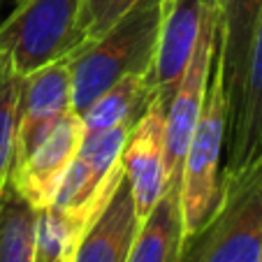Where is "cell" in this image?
<instances>
[{"label": "cell", "mask_w": 262, "mask_h": 262, "mask_svg": "<svg viewBox=\"0 0 262 262\" xmlns=\"http://www.w3.org/2000/svg\"><path fill=\"white\" fill-rule=\"evenodd\" d=\"M165 0H139L102 37L68 58L72 112L86 109L125 77H148L158 49Z\"/></svg>", "instance_id": "cell-1"}, {"label": "cell", "mask_w": 262, "mask_h": 262, "mask_svg": "<svg viewBox=\"0 0 262 262\" xmlns=\"http://www.w3.org/2000/svg\"><path fill=\"white\" fill-rule=\"evenodd\" d=\"M228 135V104L223 91L221 63L213 56L211 77L204 93V104L193 130L181 167L179 202L186 237L195 234L213 213L221 193V158Z\"/></svg>", "instance_id": "cell-2"}, {"label": "cell", "mask_w": 262, "mask_h": 262, "mask_svg": "<svg viewBox=\"0 0 262 262\" xmlns=\"http://www.w3.org/2000/svg\"><path fill=\"white\" fill-rule=\"evenodd\" d=\"M79 7L81 0H19L0 24V68L28 77L70 58Z\"/></svg>", "instance_id": "cell-3"}, {"label": "cell", "mask_w": 262, "mask_h": 262, "mask_svg": "<svg viewBox=\"0 0 262 262\" xmlns=\"http://www.w3.org/2000/svg\"><path fill=\"white\" fill-rule=\"evenodd\" d=\"M262 251V174L223 186L209 221L186 237L181 262H257Z\"/></svg>", "instance_id": "cell-4"}, {"label": "cell", "mask_w": 262, "mask_h": 262, "mask_svg": "<svg viewBox=\"0 0 262 262\" xmlns=\"http://www.w3.org/2000/svg\"><path fill=\"white\" fill-rule=\"evenodd\" d=\"M135 123L116 125L102 133L84 135L77 156L65 169L51 207L84 232L95 213L114 195L123 179L121 151Z\"/></svg>", "instance_id": "cell-5"}, {"label": "cell", "mask_w": 262, "mask_h": 262, "mask_svg": "<svg viewBox=\"0 0 262 262\" xmlns=\"http://www.w3.org/2000/svg\"><path fill=\"white\" fill-rule=\"evenodd\" d=\"M218 51V0H207L200 24L198 45L193 58L183 72L177 91L165 112V172L167 186H181V167L188 151L193 130L198 125L200 112L204 104V93L211 77L213 56ZM165 186V188H167Z\"/></svg>", "instance_id": "cell-6"}, {"label": "cell", "mask_w": 262, "mask_h": 262, "mask_svg": "<svg viewBox=\"0 0 262 262\" xmlns=\"http://www.w3.org/2000/svg\"><path fill=\"white\" fill-rule=\"evenodd\" d=\"M165 112L167 104L154 98L139 121L130 128L121 151V167L133 190L139 223L151 213L167 186L165 172Z\"/></svg>", "instance_id": "cell-7"}, {"label": "cell", "mask_w": 262, "mask_h": 262, "mask_svg": "<svg viewBox=\"0 0 262 262\" xmlns=\"http://www.w3.org/2000/svg\"><path fill=\"white\" fill-rule=\"evenodd\" d=\"M68 112H72L68 58L49 63L37 72L24 77L14 167H19L35 148L45 142V137L60 123V119Z\"/></svg>", "instance_id": "cell-8"}, {"label": "cell", "mask_w": 262, "mask_h": 262, "mask_svg": "<svg viewBox=\"0 0 262 262\" xmlns=\"http://www.w3.org/2000/svg\"><path fill=\"white\" fill-rule=\"evenodd\" d=\"M81 139H84L81 116L68 112L60 123L45 137V142L19 167L12 169L10 181L35 211L51 207L60 179L79 151Z\"/></svg>", "instance_id": "cell-9"}, {"label": "cell", "mask_w": 262, "mask_h": 262, "mask_svg": "<svg viewBox=\"0 0 262 262\" xmlns=\"http://www.w3.org/2000/svg\"><path fill=\"white\" fill-rule=\"evenodd\" d=\"M204 3L207 0H165L156 60L146 77L154 98L163 100L165 104H169L183 72L193 58Z\"/></svg>", "instance_id": "cell-10"}, {"label": "cell", "mask_w": 262, "mask_h": 262, "mask_svg": "<svg viewBox=\"0 0 262 262\" xmlns=\"http://www.w3.org/2000/svg\"><path fill=\"white\" fill-rule=\"evenodd\" d=\"M262 16V0H218V51L223 72V91L228 104V130L239 112L246 81L248 54L253 35ZM228 137V135H225Z\"/></svg>", "instance_id": "cell-11"}, {"label": "cell", "mask_w": 262, "mask_h": 262, "mask_svg": "<svg viewBox=\"0 0 262 262\" xmlns=\"http://www.w3.org/2000/svg\"><path fill=\"white\" fill-rule=\"evenodd\" d=\"M139 230L135 200L125 174L114 195L95 213L81 232L72 262H128V253Z\"/></svg>", "instance_id": "cell-12"}, {"label": "cell", "mask_w": 262, "mask_h": 262, "mask_svg": "<svg viewBox=\"0 0 262 262\" xmlns=\"http://www.w3.org/2000/svg\"><path fill=\"white\" fill-rule=\"evenodd\" d=\"M262 137V16L257 21L255 35H253L251 54H248L246 81L239 102V112L232 128L225 137V169H223V183H230L248 167L251 158Z\"/></svg>", "instance_id": "cell-13"}, {"label": "cell", "mask_w": 262, "mask_h": 262, "mask_svg": "<svg viewBox=\"0 0 262 262\" xmlns=\"http://www.w3.org/2000/svg\"><path fill=\"white\" fill-rule=\"evenodd\" d=\"M183 232L179 188L167 186L156 207L139 223L137 237L128 253V262H181Z\"/></svg>", "instance_id": "cell-14"}, {"label": "cell", "mask_w": 262, "mask_h": 262, "mask_svg": "<svg viewBox=\"0 0 262 262\" xmlns=\"http://www.w3.org/2000/svg\"><path fill=\"white\" fill-rule=\"evenodd\" d=\"M151 100H154V91L148 86L146 77L133 74L116 81L81 114L84 135L102 133V130L125 123H137Z\"/></svg>", "instance_id": "cell-15"}, {"label": "cell", "mask_w": 262, "mask_h": 262, "mask_svg": "<svg viewBox=\"0 0 262 262\" xmlns=\"http://www.w3.org/2000/svg\"><path fill=\"white\" fill-rule=\"evenodd\" d=\"M37 211L7 181L0 198V262H35Z\"/></svg>", "instance_id": "cell-16"}, {"label": "cell", "mask_w": 262, "mask_h": 262, "mask_svg": "<svg viewBox=\"0 0 262 262\" xmlns=\"http://www.w3.org/2000/svg\"><path fill=\"white\" fill-rule=\"evenodd\" d=\"M21 86L24 77L12 72L10 68H0V198L14 167Z\"/></svg>", "instance_id": "cell-17"}, {"label": "cell", "mask_w": 262, "mask_h": 262, "mask_svg": "<svg viewBox=\"0 0 262 262\" xmlns=\"http://www.w3.org/2000/svg\"><path fill=\"white\" fill-rule=\"evenodd\" d=\"M81 230L54 207L37 211L35 223V260L37 262H72Z\"/></svg>", "instance_id": "cell-18"}, {"label": "cell", "mask_w": 262, "mask_h": 262, "mask_svg": "<svg viewBox=\"0 0 262 262\" xmlns=\"http://www.w3.org/2000/svg\"><path fill=\"white\" fill-rule=\"evenodd\" d=\"M137 3L139 0H81L77 24H74V45H77L74 51L93 45Z\"/></svg>", "instance_id": "cell-19"}, {"label": "cell", "mask_w": 262, "mask_h": 262, "mask_svg": "<svg viewBox=\"0 0 262 262\" xmlns=\"http://www.w3.org/2000/svg\"><path fill=\"white\" fill-rule=\"evenodd\" d=\"M255 174H262V137H260V144H257V148H255V156H253L251 163H248V167L244 169V172L239 174L234 181H230V183H237V181H242V179L255 177ZM230 183H223V186H230ZM223 186H221V188H223Z\"/></svg>", "instance_id": "cell-20"}, {"label": "cell", "mask_w": 262, "mask_h": 262, "mask_svg": "<svg viewBox=\"0 0 262 262\" xmlns=\"http://www.w3.org/2000/svg\"><path fill=\"white\" fill-rule=\"evenodd\" d=\"M257 262H262V251H260V260H257Z\"/></svg>", "instance_id": "cell-21"}, {"label": "cell", "mask_w": 262, "mask_h": 262, "mask_svg": "<svg viewBox=\"0 0 262 262\" xmlns=\"http://www.w3.org/2000/svg\"><path fill=\"white\" fill-rule=\"evenodd\" d=\"M35 262H37V260H35Z\"/></svg>", "instance_id": "cell-22"}]
</instances>
